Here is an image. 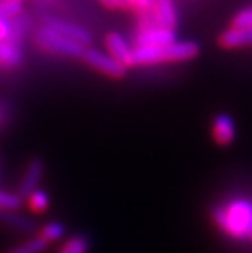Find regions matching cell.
Wrapping results in <instances>:
<instances>
[{"mask_svg": "<svg viewBox=\"0 0 252 253\" xmlns=\"http://www.w3.org/2000/svg\"><path fill=\"white\" fill-rule=\"evenodd\" d=\"M34 41L41 50L58 56H67V58H82L87 49L85 45L65 38L64 35L52 31L50 28L44 25L35 31Z\"/></svg>", "mask_w": 252, "mask_h": 253, "instance_id": "3957f363", "label": "cell"}, {"mask_svg": "<svg viewBox=\"0 0 252 253\" xmlns=\"http://www.w3.org/2000/svg\"><path fill=\"white\" fill-rule=\"evenodd\" d=\"M40 2H43L46 5H55V3H58V0H40Z\"/></svg>", "mask_w": 252, "mask_h": 253, "instance_id": "d4e9b609", "label": "cell"}, {"mask_svg": "<svg viewBox=\"0 0 252 253\" xmlns=\"http://www.w3.org/2000/svg\"><path fill=\"white\" fill-rule=\"evenodd\" d=\"M9 32H11V20L0 18V42L8 40Z\"/></svg>", "mask_w": 252, "mask_h": 253, "instance_id": "603a6c76", "label": "cell"}, {"mask_svg": "<svg viewBox=\"0 0 252 253\" xmlns=\"http://www.w3.org/2000/svg\"><path fill=\"white\" fill-rule=\"evenodd\" d=\"M43 25L50 28L52 31L64 35L65 38L72 40L75 42H79L82 45H88L91 42V35L88 31H85L84 28L75 25V23H68L65 20H61V18H56V17H52V15H46L43 18Z\"/></svg>", "mask_w": 252, "mask_h": 253, "instance_id": "52a82bcc", "label": "cell"}, {"mask_svg": "<svg viewBox=\"0 0 252 253\" xmlns=\"http://www.w3.org/2000/svg\"><path fill=\"white\" fill-rule=\"evenodd\" d=\"M44 170H46V166L41 158H32L29 161L25 173L21 176V180L18 183V190H17V194L21 199L28 197L35 190H38V185L44 176Z\"/></svg>", "mask_w": 252, "mask_h": 253, "instance_id": "ba28073f", "label": "cell"}, {"mask_svg": "<svg viewBox=\"0 0 252 253\" xmlns=\"http://www.w3.org/2000/svg\"><path fill=\"white\" fill-rule=\"evenodd\" d=\"M105 47L106 53L123 64L125 67H132V53H134V45H131L119 32H109L105 37Z\"/></svg>", "mask_w": 252, "mask_h": 253, "instance_id": "9c48e42d", "label": "cell"}, {"mask_svg": "<svg viewBox=\"0 0 252 253\" xmlns=\"http://www.w3.org/2000/svg\"><path fill=\"white\" fill-rule=\"evenodd\" d=\"M211 218L223 234L236 240H252V203L243 199L214 206Z\"/></svg>", "mask_w": 252, "mask_h": 253, "instance_id": "6da1fadb", "label": "cell"}, {"mask_svg": "<svg viewBox=\"0 0 252 253\" xmlns=\"http://www.w3.org/2000/svg\"><path fill=\"white\" fill-rule=\"evenodd\" d=\"M199 55V45L195 41H175L158 47H134L132 67L155 65L166 62H184Z\"/></svg>", "mask_w": 252, "mask_h": 253, "instance_id": "7a4b0ae2", "label": "cell"}, {"mask_svg": "<svg viewBox=\"0 0 252 253\" xmlns=\"http://www.w3.org/2000/svg\"><path fill=\"white\" fill-rule=\"evenodd\" d=\"M0 224L8 226L21 234H34L38 229L37 221L32 217L15 210H0Z\"/></svg>", "mask_w": 252, "mask_h": 253, "instance_id": "30bf717a", "label": "cell"}, {"mask_svg": "<svg viewBox=\"0 0 252 253\" xmlns=\"http://www.w3.org/2000/svg\"><path fill=\"white\" fill-rule=\"evenodd\" d=\"M91 247L90 237L85 234H76L68 238L56 253H88Z\"/></svg>", "mask_w": 252, "mask_h": 253, "instance_id": "5bb4252c", "label": "cell"}, {"mask_svg": "<svg viewBox=\"0 0 252 253\" xmlns=\"http://www.w3.org/2000/svg\"><path fill=\"white\" fill-rule=\"evenodd\" d=\"M82 59L91 68H95L96 72H99L108 78H112V79H122L128 73V67H125L119 61L111 58L108 53H103L98 49H90V47L85 49Z\"/></svg>", "mask_w": 252, "mask_h": 253, "instance_id": "5b68a950", "label": "cell"}, {"mask_svg": "<svg viewBox=\"0 0 252 253\" xmlns=\"http://www.w3.org/2000/svg\"><path fill=\"white\" fill-rule=\"evenodd\" d=\"M178 41L176 31L164 29L159 26L140 28L134 37V47H158Z\"/></svg>", "mask_w": 252, "mask_h": 253, "instance_id": "8992f818", "label": "cell"}, {"mask_svg": "<svg viewBox=\"0 0 252 253\" xmlns=\"http://www.w3.org/2000/svg\"><path fill=\"white\" fill-rule=\"evenodd\" d=\"M213 140L219 146H230L236 138V125L231 116L228 114H217L211 125Z\"/></svg>", "mask_w": 252, "mask_h": 253, "instance_id": "8fae6325", "label": "cell"}, {"mask_svg": "<svg viewBox=\"0 0 252 253\" xmlns=\"http://www.w3.org/2000/svg\"><path fill=\"white\" fill-rule=\"evenodd\" d=\"M23 62V50L21 45L12 41H2L0 42V68L12 70Z\"/></svg>", "mask_w": 252, "mask_h": 253, "instance_id": "4fadbf2b", "label": "cell"}, {"mask_svg": "<svg viewBox=\"0 0 252 253\" xmlns=\"http://www.w3.org/2000/svg\"><path fill=\"white\" fill-rule=\"evenodd\" d=\"M99 2L108 9H129L126 0H99Z\"/></svg>", "mask_w": 252, "mask_h": 253, "instance_id": "44dd1931", "label": "cell"}, {"mask_svg": "<svg viewBox=\"0 0 252 253\" xmlns=\"http://www.w3.org/2000/svg\"><path fill=\"white\" fill-rule=\"evenodd\" d=\"M46 249H48V243L41 240L40 237H35V238H29L28 241L21 243L3 253H44Z\"/></svg>", "mask_w": 252, "mask_h": 253, "instance_id": "e0dca14e", "label": "cell"}, {"mask_svg": "<svg viewBox=\"0 0 252 253\" xmlns=\"http://www.w3.org/2000/svg\"><path fill=\"white\" fill-rule=\"evenodd\" d=\"M28 205H29V210L35 214H43L49 210L50 206V197L49 194L46 193L44 190H35L32 194H29L28 197Z\"/></svg>", "mask_w": 252, "mask_h": 253, "instance_id": "2e32d148", "label": "cell"}, {"mask_svg": "<svg viewBox=\"0 0 252 253\" xmlns=\"http://www.w3.org/2000/svg\"><path fill=\"white\" fill-rule=\"evenodd\" d=\"M231 28L237 29H252V8L242 9L236 14L231 21Z\"/></svg>", "mask_w": 252, "mask_h": 253, "instance_id": "ffe728a7", "label": "cell"}, {"mask_svg": "<svg viewBox=\"0 0 252 253\" xmlns=\"http://www.w3.org/2000/svg\"><path fill=\"white\" fill-rule=\"evenodd\" d=\"M129 8H135V9H139L140 12H146L152 3H153V0H126Z\"/></svg>", "mask_w": 252, "mask_h": 253, "instance_id": "7402d4cb", "label": "cell"}, {"mask_svg": "<svg viewBox=\"0 0 252 253\" xmlns=\"http://www.w3.org/2000/svg\"><path fill=\"white\" fill-rule=\"evenodd\" d=\"M38 237L41 240H44L48 244L59 241L65 237V226L61 221H49L40 229Z\"/></svg>", "mask_w": 252, "mask_h": 253, "instance_id": "9a60e30c", "label": "cell"}, {"mask_svg": "<svg viewBox=\"0 0 252 253\" xmlns=\"http://www.w3.org/2000/svg\"><path fill=\"white\" fill-rule=\"evenodd\" d=\"M142 28L159 26L164 29L176 31L178 26V12L173 0H153L152 6L143 12Z\"/></svg>", "mask_w": 252, "mask_h": 253, "instance_id": "277c9868", "label": "cell"}, {"mask_svg": "<svg viewBox=\"0 0 252 253\" xmlns=\"http://www.w3.org/2000/svg\"><path fill=\"white\" fill-rule=\"evenodd\" d=\"M23 205V199L12 191L0 188V210H15L18 211Z\"/></svg>", "mask_w": 252, "mask_h": 253, "instance_id": "ac0fdd59", "label": "cell"}, {"mask_svg": "<svg viewBox=\"0 0 252 253\" xmlns=\"http://www.w3.org/2000/svg\"><path fill=\"white\" fill-rule=\"evenodd\" d=\"M219 44L223 49H239L252 44V29L230 28L220 34Z\"/></svg>", "mask_w": 252, "mask_h": 253, "instance_id": "7c38bea8", "label": "cell"}, {"mask_svg": "<svg viewBox=\"0 0 252 253\" xmlns=\"http://www.w3.org/2000/svg\"><path fill=\"white\" fill-rule=\"evenodd\" d=\"M21 12H23L21 2H9V0H3V2H0V18L12 20L17 15H20Z\"/></svg>", "mask_w": 252, "mask_h": 253, "instance_id": "d6986e66", "label": "cell"}, {"mask_svg": "<svg viewBox=\"0 0 252 253\" xmlns=\"http://www.w3.org/2000/svg\"><path fill=\"white\" fill-rule=\"evenodd\" d=\"M8 108L5 105L0 103V127H2L6 122H8Z\"/></svg>", "mask_w": 252, "mask_h": 253, "instance_id": "cb8c5ba5", "label": "cell"}]
</instances>
